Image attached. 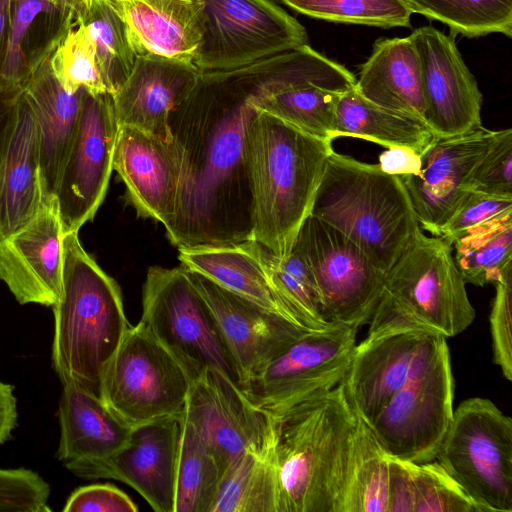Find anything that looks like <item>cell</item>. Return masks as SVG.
<instances>
[{"label": "cell", "instance_id": "cell-1", "mask_svg": "<svg viewBox=\"0 0 512 512\" xmlns=\"http://www.w3.org/2000/svg\"><path fill=\"white\" fill-rule=\"evenodd\" d=\"M309 45L224 71L199 72L170 115L180 184L166 235L177 248L251 240L248 136L257 98L319 76Z\"/></svg>", "mask_w": 512, "mask_h": 512}, {"label": "cell", "instance_id": "cell-2", "mask_svg": "<svg viewBox=\"0 0 512 512\" xmlns=\"http://www.w3.org/2000/svg\"><path fill=\"white\" fill-rule=\"evenodd\" d=\"M262 412L277 478V512H338L358 421L342 383Z\"/></svg>", "mask_w": 512, "mask_h": 512}, {"label": "cell", "instance_id": "cell-3", "mask_svg": "<svg viewBox=\"0 0 512 512\" xmlns=\"http://www.w3.org/2000/svg\"><path fill=\"white\" fill-rule=\"evenodd\" d=\"M332 141L259 111L248 136L251 240L288 256L311 214Z\"/></svg>", "mask_w": 512, "mask_h": 512}, {"label": "cell", "instance_id": "cell-4", "mask_svg": "<svg viewBox=\"0 0 512 512\" xmlns=\"http://www.w3.org/2000/svg\"><path fill=\"white\" fill-rule=\"evenodd\" d=\"M62 289L52 306V363L63 386L102 400L106 369L131 325L117 282L85 251L78 232L63 236Z\"/></svg>", "mask_w": 512, "mask_h": 512}, {"label": "cell", "instance_id": "cell-5", "mask_svg": "<svg viewBox=\"0 0 512 512\" xmlns=\"http://www.w3.org/2000/svg\"><path fill=\"white\" fill-rule=\"evenodd\" d=\"M311 214L352 240L385 274L422 231L399 176L335 151Z\"/></svg>", "mask_w": 512, "mask_h": 512}, {"label": "cell", "instance_id": "cell-6", "mask_svg": "<svg viewBox=\"0 0 512 512\" xmlns=\"http://www.w3.org/2000/svg\"><path fill=\"white\" fill-rule=\"evenodd\" d=\"M452 252L448 240L421 231L386 273L367 335L419 330L448 338L466 330L476 314Z\"/></svg>", "mask_w": 512, "mask_h": 512}, {"label": "cell", "instance_id": "cell-7", "mask_svg": "<svg viewBox=\"0 0 512 512\" xmlns=\"http://www.w3.org/2000/svg\"><path fill=\"white\" fill-rule=\"evenodd\" d=\"M140 321L180 362L191 382L215 368L240 387L237 365L217 320L183 266L148 268Z\"/></svg>", "mask_w": 512, "mask_h": 512}, {"label": "cell", "instance_id": "cell-8", "mask_svg": "<svg viewBox=\"0 0 512 512\" xmlns=\"http://www.w3.org/2000/svg\"><path fill=\"white\" fill-rule=\"evenodd\" d=\"M435 460L479 512L512 511V419L490 399L459 404Z\"/></svg>", "mask_w": 512, "mask_h": 512}, {"label": "cell", "instance_id": "cell-9", "mask_svg": "<svg viewBox=\"0 0 512 512\" xmlns=\"http://www.w3.org/2000/svg\"><path fill=\"white\" fill-rule=\"evenodd\" d=\"M190 385L180 362L139 321L130 327L106 369L102 401L133 428L180 416Z\"/></svg>", "mask_w": 512, "mask_h": 512}, {"label": "cell", "instance_id": "cell-10", "mask_svg": "<svg viewBox=\"0 0 512 512\" xmlns=\"http://www.w3.org/2000/svg\"><path fill=\"white\" fill-rule=\"evenodd\" d=\"M293 249L314 278L326 319L357 331L368 324L386 274L363 250L312 214L302 224Z\"/></svg>", "mask_w": 512, "mask_h": 512}, {"label": "cell", "instance_id": "cell-11", "mask_svg": "<svg viewBox=\"0 0 512 512\" xmlns=\"http://www.w3.org/2000/svg\"><path fill=\"white\" fill-rule=\"evenodd\" d=\"M305 28L272 0H204L194 65L201 72L243 67L307 43Z\"/></svg>", "mask_w": 512, "mask_h": 512}, {"label": "cell", "instance_id": "cell-12", "mask_svg": "<svg viewBox=\"0 0 512 512\" xmlns=\"http://www.w3.org/2000/svg\"><path fill=\"white\" fill-rule=\"evenodd\" d=\"M454 387L447 346L367 425L381 449L417 464L435 460L453 418Z\"/></svg>", "mask_w": 512, "mask_h": 512}, {"label": "cell", "instance_id": "cell-13", "mask_svg": "<svg viewBox=\"0 0 512 512\" xmlns=\"http://www.w3.org/2000/svg\"><path fill=\"white\" fill-rule=\"evenodd\" d=\"M357 330L333 323L308 331L265 363L241 390L261 411L333 389L344 379Z\"/></svg>", "mask_w": 512, "mask_h": 512}, {"label": "cell", "instance_id": "cell-14", "mask_svg": "<svg viewBox=\"0 0 512 512\" xmlns=\"http://www.w3.org/2000/svg\"><path fill=\"white\" fill-rule=\"evenodd\" d=\"M112 96L83 90L74 138L60 177L56 201L63 233L93 220L106 196L118 133Z\"/></svg>", "mask_w": 512, "mask_h": 512}, {"label": "cell", "instance_id": "cell-15", "mask_svg": "<svg viewBox=\"0 0 512 512\" xmlns=\"http://www.w3.org/2000/svg\"><path fill=\"white\" fill-rule=\"evenodd\" d=\"M444 336L419 330L382 332L356 344L342 380L346 399L366 424L448 346Z\"/></svg>", "mask_w": 512, "mask_h": 512}, {"label": "cell", "instance_id": "cell-16", "mask_svg": "<svg viewBox=\"0 0 512 512\" xmlns=\"http://www.w3.org/2000/svg\"><path fill=\"white\" fill-rule=\"evenodd\" d=\"M410 36L421 65L424 121L434 135L450 137L482 126V93L458 50L455 35L422 26Z\"/></svg>", "mask_w": 512, "mask_h": 512}, {"label": "cell", "instance_id": "cell-17", "mask_svg": "<svg viewBox=\"0 0 512 512\" xmlns=\"http://www.w3.org/2000/svg\"><path fill=\"white\" fill-rule=\"evenodd\" d=\"M496 131L480 126L450 137H435L421 154L417 173L400 177L421 229H441L467 196L472 172L490 148Z\"/></svg>", "mask_w": 512, "mask_h": 512}, {"label": "cell", "instance_id": "cell-18", "mask_svg": "<svg viewBox=\"0 0 512 512\" xmlns=\"http://www.w3.org/2000/svg\"><path fill=\"white\" fill-rule=\"evenodd\" d=\"M181 416L210 445L224 473L244 452L261 448L268 435L265 413L215 368L206 369L191 382Z\"/></svg>", "mask_w": 512, "mask_h": 512}, {"label": "cell", "instance_id": "cell-19", "mask_svg": "<svg viewBox=\"0 0 512 512\" xmlns=\"http://www.w3.org/2000/svg\"><path fill=\"white\" fill-rule=\"evenodd\" d=\"M63 228L56 199L42 201L22 228L0 238V280L20 304L52 307L62 289Z\"/></svg>", "mask_w": 512, "mask_h": 512}, {"label": "cell", "instance_id": "cell-20", "mask_svg": "<svg viewBox=\"0 0 512 512\" xmlns=\"http://www.w3.org/2000/svg\"><path fill=\"white\" fill-rule=\"evenodd\" d=\"M187 270V269H186ZM188 271L213 312L240 375V388L270 359L309 330Z\"/></svg>", "mask_w": 512, "mask_h": 512}, {"label": "cell", "instance_id": "cell-21", "mask_svg": "<svg viewBox=\"0 0 512 512\" xmlns=\"http://www.w3.org/2000/svg\"><path fill=\"white\" fill-rule=\"evenodd\" d=\"M113 170L126 186L137 215L166 227L174 217L180 158L173 143L130 126H119Z\"/></svg>", "mask_w": 512, "mask_h": 512}, {"label": "cell", "instance_id": "cell-22", "mask_svg": "<svg viewBox=\"0 0 512 512\" xmlns=\"http://www.w3.org/2000/svg\"><path fill=\"white\" fill-rule=\"evenodd\" d=\"M180 416L131 429L126 444L108 459L96 479L121 481L135 489L156 512H174Z\"/></svg>", "mask_w": 512, "mask_h": 512}, {"label": "cell", "instance_id": "cell-23", "mask_svg": "<svg viewBox=\"0 0 512 512\" xmlns=\"http://www.w3.org/2000/svg\"><path fill=\"white\" fill-rule=\"evenodd\" d=\"M199 69L192 62L136 57L131 73L113 94L118 126H130L171 143L170 115L193 88Z\"/></svg>", "mask_w": 512, "mask_h": 512}, {"label": "cell", "instance_id": "cell-24", "mask_svg": "<svg viewBox=\"0 0 512 512\" xmlns=\"http://www.w3.org/2000/svg\"><path fill=\"white\" fill-rule=\"evenodd\" d=\"M58 415L57 457L86 479H96L103 464L126 444L132 429L101 399L70 386L63 387Z\"/></svg>", "mask_w": 512, "mask_h": 512}, {"label": "cell", "instance_id": "cell-25", "mask_svg": "<svg viewBox=\"0 0 512 512\" xmlns=\"http://www.w3.org/2000/svg\"><path fill=\"white\" fill-rule=\"evenodd\" d=\"M41 204L37 129L22 92L0 135V238L27 224Z\"/></svg>", "mask_w": 512, "mask_h": 512}, {"label": "cell", "instance_id": "cell-26", "mask_svg": "<svg viewBox=\"0 0 512 512\" xmlns=\"http://www.w3.org/2000/svg\"><path fill=\"white\" fill-rule=\"evenodd\" d=\"M137 57L194 62L204 30V0H107Z\"/></svg>", "mask_w": 512, "mask_h": 512}, {"label": "cell", "instance_id": "cell-27", "mask_svg": "<svg viewBox=\"0 0 512 512\" xmlns=\"http://www.w3.org/2000/svg\"><path fill=\"white\" fill-rule=\"evenodd\" d=\"M83 89H64L50 58L34 72L23 88L37 129L42 201L56 199L64 164L77 127Z\"/></svg>", "mask_w": 512, "mask_h": 512}, {"label": "cell", "instance_id": "cell-28", "mask_svg": "<svg viewBox=\"0 0 512 512\" xmlns=\"http://www.w3.org/2000/svg\"><path fill=\"white\" fill-rule=\"evenodd\" d=\"M78 19L52 0H11L10 27L0 80L23 89Z\"/></svg>", "mask_w": 512, "mask_h": 512}, {"label": "cell", "instance_id": "cell-29", "mask_svg": "<svg viewBox=\"0 0 512 512\" xmlns=\"http://www.w3.org/2000/svg\"><path fill=\"white\" fill-rule=\"evenodd\" d=\"M178 251L185 269L299 326L275 292L257 242L185 247Z\"/></svg>", "mask_w": 512, "mask_h": 512}, {"label": "cell", "instance_id": "cell-30", "mask_svg": "<svg viewBox=\"0 0 512 512\" xmlns=\"http://www.w3.org/2000/svg\"><path fill=\"white\" fill-rule=\"evenodd\" d=\"M354 88L378 106L424 120L421 65L411 36L378 39Z\"/></svg>", "mask_w": 512, "mask_h": 512}, {"label": "cell", "instance_id": "cell-31", "mask_svg": "<svg viewBox=\"0 0 512 512\" xmlns=\"http://www.w3.org/2000/svg\"><path fill=\"white\" fill-rule=\"evenodd\" d=\"M338 137L406 147L421 155L436 136L423 119L378 106L353 87L341 93L336 105L333 140Z\"/></svg>", "mask_w": 512, "mask_h": 512}, {"label": "cell", "instance_id": "cell-32", "mask_svg": "<svg viewBox=\"0 0 512 512\" xmlns=\"http://www.w3.org/2000/svg\"><path fill=\"white\" fill-rule=\"evenodd\" d=\"M278 487L269 429L264 445L244 452L225 471L212 512H277Z\"/></svg>", "mask_w": 512, "mask_h": 512}, {"label": "cell", "instance_id": "cell-33", "mask_svg": "<svg viewBox=\"0 0 512 512\" xmlns=\"http://www.w3.org/2000/svg\"><path fill=\"white\" fill-rule=\"evenodd\" d=\"M223 475L210 445L180 415L174 512H212Z\"/></svg>", "mask_w": 512, "mask_h": 512}, {"label": "cell", "instance_id": "cell-34", "mask_svg": "<svg viewBox=\"0 0 512 512\" xmlns=\"http://www.w3.org/2000/svg\"><path fill=\"white\" fill-rule=\"evenodd\" d=\"M388 495L387 454L358 417L338 512H388Z\"/></svg>", "mask_w": 512, "mask_h": 512}, {"label": "cell", "instance_id": "cell-35", "mask_svg": "<svg viewBox=\"0 0 512 512\" xmlns=\"http://www.w3.org/2000/svg\"><path fill=\"white\" fill-rule=\"evenodd\" d=\"M341 93L317 82L302 81L262 95L254 105L259 111L308 134L333 141L335 111Z\"/></svg>", "mask_w": 512, "mask_h": 512}, {"label": "cell", "instance_id": "cell-36", "mask_svg": "<svg viewBox=\"0 0 512 512\" xmlns=\"http://www.w3.org/2000/svg\"><path fill=\"white\" fill-rule=\"evenodd\" d=\"M95 49L107 93L113 95L125 82L136 60L124 22L107 0H87L79 16Z\"/></svg>", "mask_w": 512, "mask_h": 512}, {"label": "cell", "instance_id": "cell-37", "mask_svg": "<svg viewBox=\"0 0 512 512\" xmlns=\"http://www.w3.org/2000/svg\"><path fill=\"white\" fill-rule=\"evenodd\" d=\"M260 252L275 292L299 326L315 331L333 324L324 315L321 297L307 264L294 249L285 258L274 256L261 245Z\"/></svg>", "mask_w": 512, "mask_h": 512}, {"label": "cell", "instance_id": "cell-38", "mask_svg": "<svg viewBox=\"0 0 512 512\" xmlns=\"http://www.w3.org/2000/svg\"><path fill=\"white\" fill-rule=\"evenodd\" d=\"M413 13L447 25L454 35L512 36V0H403Z\"/></svg>", "mask_w": 512, "mask_h": 512}, {"label": "cell", "instance_id": "cell-39", "mask_svg": "<svg viewBox=\"0 0 512 512\" xmlns=\"http://www.w3.org/2000/svg\"><path fill=\"white\" fill-rule=\"evenodd\" d=\"M455 262L466 283H496L512 261V217L471 232L453 243Z\"/></svg>", "mask_w": 512, "mask_h": 512}, {"label": "cell", "instance_id": "cell-40", "mask_svg": "<svg viewBox=\"0 0 512 512\" xmlns=\"http://www.w3.org/2000/svg\"><path fill=\"white\" fill-rule=\"evenodd\" d=\"M308 17L380 28L410 27L412 10L403 0H281Z\"/></svg>", "mask_w": 512, "mask_h": 512}, {"label": "cell", "instance_id": "cell-41", "mask_svg": "<svg viewBox=\"0 0 512 512\" xmlns=\"http://www.w3.org/2000/svg\"><path fill=\"white\" fill-rule=\"evenodd\" d=\"M50 66L68 92L75 93L83 89L91 94L107 93L98 68L94 45L80 23L68 31L53 52Z\"/></svg>", "mask_w": 512, "mask_h": 512}, {"label": "cell", "instance_id": "cell-42", "mask_svg": "<svg viewBox=\"0 0 512 512\" xmlns=\"http://www.w3.org/2000/svg\"><path fill=\"white\" fill-rule=\"evenodd\" d=\"M410 497L412 512H479L436 460L410 462Z\"/></svg>", "mask_w": 512, "mask_h": 512}, {"label": "cell", "instance_id": "cell-43", "mask_svg": "<svg viewBox=\"0 0 512 512\" xmlns=\"http://www.w3.org/2000/svg\"><path fill=\"white\" fill-rule=\"evenodd\" d=\"M467 190L512 198V129L496 130L495 138L478 163Z\"/></svg>", "mask_w": 512, "mask_h": 512}, {"label": "cell", "instance_id": "cell-44", "mask_svg": "<svg viewBox=\"0 0 512 512\" xmlns=\"http://www.w3.org/2000/svg\"><path fill=\"white\" fill-rule=\"evenodd\" d=\"M512 217V198L469 191L441 229L440 236L455 241L489 223Z\"/></svg>", "mask_w": 512, "mask_h": 512}, {"label": "cell", "instance_id": "cell-45", "mask_svg": "<svg viewBox=\"0 0 512 512\" xmlns=\"http://www.w3.org/2000/svg\"><path fill=\"white\" fill-rule=\"evenodd\" d=\"M49 484L36 472L0 468V512H48Z\"/></svg>", "mask_w": 512, "mask_h": 512}, {"label": "cell", "instance_id": "cell-46", "mask_svg": "<svg viewBox=\"0 0 512 512\" xmlns=\"http://www.w3.org/2000/svg\"><path fill=\"white\" fill-rule=\"evenodd\" d=\"M496 294L489 317L493 360L504 378L512 380V261L495 283Z\"/></svg>", "mask_w": 512, "mask_h": 512}, {"label": "cell", "instance_id": "cell-47", "mask_svg": "<svg viewBox=\"0 0 512 512\" xmlns=\"http://www.w3.org/2000/svg\"><path fill=\"white\" fill-rule=\"evenodd\" d=\"M65 512H137L132 499L111 484H92L74 490L62 509Z\"/></svg>", "mask_w": 512, "mask_h": 512}, {"label": "cell", "instance_id": "cell-48", "mask_svg": "<svg viewBox=\"0 0 512 512\" xmlns=\"http://www.w3.org/2000/svg\"><path fill=\"white\" fill-rule=\"evenodd\" d=\"M388 512H412L410 462L388 456Z\"/></svg>", "mask_w": 512, "mask_h": 512}, {"label": "cell", "instance_id": "cell-49", "mask_svg": "<svg viewBox=\"0 0 512 512\" xmlns=\"http://www.w3.org/2000/svg\"><path fill=\"white\" fill-rule=\"evenodd\" d=\"M378 165L390 175H412L420 169L421 155L410 148L394 146L379 155Z\"/></svg>", "mask_w": 512, "mask_h": 512}, {"label": "cell", "instance_id": "cell-50", "mask_svg": "<svg viewBox=\"0 0 512 512\" xmlns=\"http://www.w3.org/2000/svg\"><path fill=\"white\" fill-rule=\"evenodd\" d=\"M13 391L11 384L0 381V444L11 437L17 425V399Z\"/></svg>", "mask_w": 512, "mask_h": 512}, {"label": "cell", "instance_id": "cell-51", "mask_svg": "<svg viewBox=\"0 0 512 512\" xmlns=\"http://www.w3.org/2000/svg\"><path fill=\"white\" fill-rule=\"evenodd\" d=\"M23 89L11 87L0 80V135L6 127Z\"/></svg>", "mask_w": 512, "mask_h": 512}, {"label": "cell", "instance_id": "cell-52", "mask_svg": "<svg viewBox=\"0 0 512 512\" xmlns=\"http://www.w3.org/2000/svg\"><path fill=\"white\" fill-rule=\"evenodd\" d=\"M11 17V0H0V69L2 66Z\"/></svg>", "mask_w": 512, "mask_h": 512}, {"label": "cell", "instance_id": "cell-53", "mask_svg": "<svg viewBox=\"0 0 512 512\" xmlns=\"http://www.w3.org/2000/svg\"><path fill=\"white\" fill-rule=\"evenodd\" d=\"M59 7L71 12L77 18L87 0H52Z\"/></svg>", "mask_w": 512, "mask_h": 512}]
</instances>
